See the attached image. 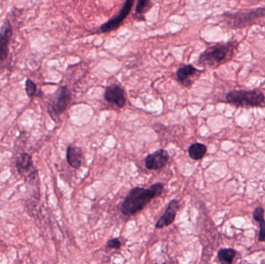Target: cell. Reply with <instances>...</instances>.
<instances>
[{"mask_svg": "<svg viewBox=\"0 0 265 264\" xmlns=\"http://www.w3.org/2000/svg\"><path fill=\"white\" fill-rule=\"evenodd\" d=\"M238 47L239 42L236 40L210 46L200 54L198 64L203 68H218L234 58Z\"/></svg>", "mask_w": 265, "mask_h": 264, "instance_id": "obj_1", "label": "cell"}, {"mask_svg": "<svg viewBox=\"0 0 265 264\" xmlns=\"http://www.w3.org/2000/svg\"><path fill=\"white\" fill-rule=\"evenodd\" d=\"M163 189L161 183L155 184L149 189L134 187L123 202L121 211L126 216L135 215L145 208L155 197L161 195Z\"/></svg>", "mask_w": 265, "mask_h": 264, "instance_id": "obj_2", "label": "cell"}, {"mask_svg": "<svg viewBox=\"0 0 265 264\" xmlns=\"http://www.w3.org/2000/svg\"><path fill=\"white\" fill-rule=\"evenodd\" d=\"M225 27L230 30L242 29L265 18V7L240 10L234 13H224L222 15Z\"/></svg>", "mask_w": 265, "mask_h": 264, "instance_id": "obj_3", "label": "cell"}, {"mask_svg": "<svg viewBox=\"0 0 265 264\" xmlns=\"http://www.w3.org/2000/svg\"><path fill=\"white\" fill-rule=\"evenodd\" d=\"M265 99V94L258 89L232 90L226 94V101L237 106H258Z\"/></svg>", "mask_w": 265, "mask_h": 264, "instance_id": "obj_4", "label": "cell"}, {"mask_svg": "<svg viewBox=\"0 0 265 264\" xmlns=\"http://www.w3.org/2000/svg\"><path fill=\"white\" fill-rule=\"evenodd\" d=\"M72 101V93L68 86L58 88L49 103L48 112L51 116H59L68 108Z\"/></svg>", "mask_w": 265, "mask_h": 264, "instance_id": "obj_5", "label": "cell"}, {"mask_svg": "<svg viewBox=\"0 0 265 264\" xmlns=\"http://www.w3.org/2000/svg\"><path fill=\"white\" fill-rule=\"evenodd\" d=\"M134 4V0H126L118 15L101 26L99 30V33H110L112 31L118 29L124 21V19L130 14Z\"/></svg>", "mask_w": 265, "mask_h": 264, "instance_id": "obj_6", "label": "cell"}, {"mask_svg": "<svg viewBox=\"0 0 265 264\" xmlns=\"http://www.w3.org/2000/svg\"><path fill=\"white\" fill-rule=\"evenodd\" d=\"M13 36V27L9 19H6L0 30V62L7 59L9 45Z\"/></svg>", "mask_w": 265, "mask_h": 264, "instance_id": "obj_7", "label": "cell"}, {"mask_svg": "<svg viewBox=\"0 0 265 264\" xmlns=\"http://www.w3.org/2000/svg\"><path fill=\"white\" fill-rule=\"evenodd\" d=\"M104 98L106 101L116 105L119 108H123L126 104V94L120 85H109L105 91Z\"/></svg>", "mask_w": 265, "mask_h": 264, "instance_id": "obj_8", "label": "cell"}, {"mask_svg": "<svg viewBox=\"0 0 265 264\" xmlns=\"http://www.w3.org/2000/svg\"><path fill=\"white\" fill-rule=\"evenodd\" d=\"M16 165L19 175L24 177V176L29 174L30 179H35V177L37 176V170L33 167L31 155H28L27 153L22 154L16 159Z\"/></svg>", "mask_w": 265, "mask_h": 264, "instance_id": "obj_9", "label": "cell"}, {"mask_svg": "<svg viewBox=\"0 0 265 264\" xmlns=\"http://www.w3.org/2000/svg\"><path fill=\"white\" fill-rule=\"evenodd\" d=\"M202 72L201 70L197 69L192 64H187L178 68L176 72L177 80L185 87L189 88L193 83L192 78L200 76Z\"/></svg>", "mask_w": 265, "mask_h": 264, "instance_id": "obj_10", "label": "cell"}, {"mask_svg": "<svg viewBox=\"0 0 265 264\" xmlns=\"http://www.w3.org/2000/svg\"><path fill=\"white\" fill-rule=\"evenodd\" d=\"M169 155L165 150H158L148 155L145 158V164L149 170H159L164 168L169 161Z\"/></svg>", "mask_w": 265, "mask_h": 264, "instance_id": "obj_11", "label": "cell"}, {"mask_svg": "<svg viewBox=\"0 0 265 264\" xmlns=\"http://www.w3.org/2000/svg\"><path fill=\"white\" fill-rule=\"evenodd\" d=\"M178 208H179V204H178V201H171L167 207L165 214L163 215L161 218L158 220V222L155 225V227L157 229H161V228L169 226V225L172 223L174 218L176 217Z\"/></svg>", "mask_w": 265, "mask_h": 264, "instance_id": "obj_12", "label": "cell"}, {"mask_svg": "<svg viewBox=\"0 0 265 264\" xmlns=\"http://www.w3.org/2000/svg\"><path fill=\"white\" fill-rule=\"evenodd\" d=\"M67 160L73 168H79L82 163V152L79 147L70 146L67 150Z\"/></svg>", "mask_w": 265, "mask_h": 264, "instance_id": "obj_13", "label": "cell"}, {"mask_svg": "<svg viewBox=\"0 0 265 264\" xmlns=\"http://www.w3.org/2000/svg\"><path fill=\"white\" fill-rule=\"evenodd\" d=\"M154 0H138L134 17L138 20H144V15L153 6Z\"/></svg>", "mask_w": 265, "mask_h": 264, "instance_id": "obj_14", "label": "cell"}, {"mask_svg": "<svg viewBox=\"0 0 265 264\" xmlns=\"http://www.w3.org/2000/svg\"><path fill=\"white\" fill-rule=\"evenodd\" d=\"M207 148L203 143H194L188 148V155L193 160H199L205 156Z\"/></svg>", "mask_w": 265, "mask_h": 264, "instance_id": "obj_15", "label": "cell"}, {"mask_svg": "<svg viewBox=\"0 0 265 264\" xmlns=\"http://www.w3.org/2000/svg\"><path fill=\"white\" fill-rule=\"evenodd\" d=\"M236 256V251L233 249H222L218 252L217 257L221 264H232Z\"/></svg>", "mask_w": 265, "mask_h": 264, "instance_id": "obj_16", "label": "cell"}, {"mask_svg": "<svg viewBox=\"0 0 265 264\" xmlns=\"http://www.w3.org/2000/svg\"><path fill=\"white\" fill-rule=\"evenodd\" d=\"M26 93L30 98L37 94V85L32 80L27 78L25 83Z\"/></svg>", "mask_w": 265, "mask_h": 264, "instance_id": "obj_17", "label": "cell"}, {"mask_svg": "<svg viewBox=\"0 0 265 264\" xmlns=\"http://www.w3.org/2000/svg\"><path fill=\"white\" fill-rule=\"evenodd\" d=\"M264 215H265V210L262 207H258L255 208V210L254 211L253 213V217H254V220L257 222H259L261 220L263 219Z\"/></svg>", "mask_w": 265, "mask_h": 264, "instance_id": "obj_18", "label": "cell"}, {"mask_svg": "<svg viewBox=\"0 0 265 264\" xmlns=\"http://www.w3.org/2000/svg\"><path fill=\"white\" fill-rule=\"evenodd\" d=\"M260 223V230L259 235H258V240L260 242L265 241V219L261 220L259 221Z\"/></svg>", "mask_w": 265, "mask_h": 264, "instance_id": "obj_19", "label": "cell"}, {"mask_svg": "<svg viewBox=\"0 0 265 264\" xmlns=\"http://www.w3.org/2000/svg\"><path fill=\"white\" fill-rule=\"evenodd\" d=\"M107 247L112 249H119L121 247V243L118 239H112L109 240L107 243Z\"/></svg>", "mask_w": 265, "mask_h": 264, "instance_id": "obj_20", "label": "cell"}]
</instances>
